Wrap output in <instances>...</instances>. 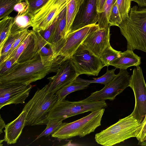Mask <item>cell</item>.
Listing matches in <instances>:
<instances>
[{
	"label": "cell",
	"instance_id": "1",
	"mask_svg": "<svg viewBox=\"0 0 146 146\" xmlns=\"http://www.w3.org/2000/svg\"><path fill=\"white\" fill-rule=\"evenodd\" d=\"M67 59L61 55L44 56L39 52L28 60L18 63L8 73L0 76V85L31 84L56 72Z\"/></svg>",
	"mask_w": 146,
	"mask_h": 146
},
{
	"label": "cell",
	"instance_id": "2",
	"mask_svg": "<svg viewBox=\"0 0 146 146\" xmlns=\"http://www.w3.org/2000/svg\"><path fill=\"white\" fill-rule=\"evenodd\" d=\"M118 27L126 39L127 49L146 53V8L133 6L129 17L122 20Z\"/></svg>",
	"mask_w": 146,
	"mask_h": 146
},
{
	"label": "cell",
	"instance_id": "3",
	"mask_svg": "<svg viewBox=\"0 0 146 146\" xmlns=\"http://www.w3.org/2000/svg\"><path fill=\"white\" fill-rule=\"evenodd\" d=\"M48 86L47 84L42 89H38L24 106L23 110L27 113L25 126L47 124V115L58 100L55 94L49 92Z\"/></svg>",
	"mask_w": 146,
	"mask_h": 146
},
{
	"label": "cell",
	"instance_id": "4",
	"mask_svg": "<svg viewBox=\"0 0 146 146\" xmlns=\"http://www.w3.org/2000/svg\"><path fill=\"white\" fill-rule=\"evenodd\" d=\"M140 123L131 114L95 135L96 141L104 146H111L135 137Z\"/></svg>",
	"mask_w": 146,
	"mask_h": 146
},
{
	"label": "cell",
	"instance_id": "5",
	"mask_svg": "<svg viewBox=\"0 0 146 146\" xmlns=\"http://www.w3.org/2000/svg\"><path fill=\"white\" fill-rule=\"evenodd\" d=\"M105 108L92 112L88 115L74 121L65 123L51 135L59 140H66L76 136L83 137L94 132L101 125Z\"/></svg>",
	"mask_w": 146,
	"mask_h": 146
},
{
	"label": "cell",
	"instance_id": "6",
	"mask_svg": "<svg viewBox=\"0 0 146 146\" xmlns=\"http://www.w3.org/2000/svg\"><path fill=\"white\" fill-rule=\"evenodd\" d=\"M107 106L105 100L91 101L83 100L70 102L65 100H57L48 113L47 119L48 121L53 119L64 120L87 112L105 108Z\"/></svg>",
	"mask_w": 146,
	"mask_h": 146
},
{
	"label": "cell",
	"instance_id": "7",
	"mask_svg": "<svg viewBox=\"0 0 146 146\" xmlns=\"http://www.w3.org/2000/svg\"><path fill=\"white\" fill-rule=\"evenodd\" d=\"M78 75L97 76L105 65L80 44L70 58Z\"/></svg>",
	"mask_w": 146,
	"mask_h": 146
},
{
	"label": "cell",
	"instance_id": "8",
	"mask_svg": "<svg viewBox=\"0 0 146 146\" xmlns=\"http://www.w3.org/2000/svg\"><path fill=\"white\" fill-rule=\"evenodd\" d=\"M129 86L133 90L135 98L134 108L131 115L141 123L146 115V84L139 66L133 69Z\"/></svg>",
	"mask_w": 146,
	"mask_h": 146
},
{
	"label": "cell",
	"instance_id": "9",
	"mask_svg": "<svg viewBox=\"0 0 146 146\" xmlns=\"http://www.w3.org/2000/svg\"><path fill=\"white\" fill-rule=\"evenodd\" d=\"M66 5L67 0H48L33 15L32 30L40 32L48 28Z\"/></svg>",
	"mask_w": 146,
	"mask_h": 146
},
{
	"label": "cell",
	"instance_id": "10",
	"mask_svg": "<svg viewBox=\"0 0 146 146\" xmlns=\"http://www.w3.org/2000/svg\"><path fill=\"white\" fill-rule=\"evenodd\" d=\"M131 77L127 69H120L119 73L110 83L101 90L92 93L84 100L91 101L113 100L129 86Z\"/></svg>",
	"mask_w": 146,
	"mask_h": 146
},
{
	"label": "cell",
	"instance_id": "11",
	"mask_svg": "<svg viewBox=\"0 0 146 146\" xmlns=\"http://www.w3.org/2000/svg\"><path fill=\"white\" fill-rule=\"evenodd\" d=\"M33 87L31 84L0 85V109L11 104H23Z\"/></svg>",
	"mask_w": 146,
	"mask_h": 146
},
{
	"label": "cell",
	"instance_id": "12",
	"mask_svg": "<svg viewBox=\"0 0 146 146\" xmlns=\"http://www.w3.org/2000/svg\"><path fill=\"white\" fill-rule=\"evenodd\" d=\"M109 25L90 33L81 44L94 55L100 58L105 49L110 45Z\"/></svg>",
	"mask_w": 146,
	"mask_h": 146
},
{
	"label": "cell",
	"instance_id": "13",
	"mask_svg": "<svg viewBox=\"0 0 146 146\" xmlns=\"http://www.w3.org/2000/svg\"><path fill=\"white\" fill-rule=\"evenodd\" d=\"M79 76L70 59L66 60L53 76L48 77V90L55 94L61 88L76 79Z\"/></svg>",
	"mask_w": 146,
	"mask_h": 146
},
{
	"label": "cell",
	"instance_id": "14",
	"mask_svg": "<svg viewBox=\"0 0 146 146\" xmlns=\"http://www.w3.org/2000/svg\"><path fill=\"white\" fill-rule=\"evenodd\" d=\"M98 19L97 0H84L68 34L86 26L96 24Z\"/></svg>",
	"mask_w": 146,
	"mask_h": 146
},
{
	"label": "cell",
	"instance_id": "15",
	"mask_svg": "<svg viewBox=\"0 0 146 146\" xmlns=\"http://www.w3.org/2000/svg\"><path fill=\"white\" fill-rule=\"evenodd\" d=\"M99 28L98 24L89 25L69 33L66 36L65 43L57 56L61 55L67 59H70L86 36Z\"/></svg>",
	"mask_w": 146,
	"mask_h": 146
},
{
	"label": "cell",
	"instance_id": "16",
	"mask_svg": "<svg viewBox=\"0 0 146 146\" xmlns=\"http://www.w3.org/2000/svg\"><path fill=\"white\" fill-rule=\"evenodd\" d=\"M66 10V6L56 17L55 28L48 42L49 46L52 50L53 55L57 56L65 41Z\"/></svg>",
	"mask_w": 146,
	"mask_h": 146
},
{
	"label": "cell",
	"instance_id": "17",
	"mask_svg": "<svg viewBox=\"0 0 146 146\" xmlns=\"http://www.w3.org/2000/svg\"><path fill=\"white\" fill-rule=\"evenodd\" d=\"M27 113L22 110L19 116L15 120L6 125L4 137V141L8 145L14 144L21 134L25 126Z\"/></svg>",
	"mask_w": 146,
	"mask_h": 146
},
{
	"label": "cell",
	"instance_id": "18",
	"mask_svg": "<svg viewBox=\"0 0 146 146\" xmlns=\"http://www.w3.org/2000/svg\"><path fill=\"white\" fill-rule=\"evenodd\" d=\"M141 64L140 57L135 54L133 51L127 49L122 52L120 56L112 62L110 65L116 68L127 69L131 66H137Z\"/></svg>",
	"mask_w": 146,
	"mask_h": 146
},
{
	"label": "cell",
	"instance_id": "19",
	"mask_svg": "<svg viewBox=\"0 0 146 146\" xmlns=\"http://www.w3.org/2000/svg\"><path fill=\"white\" fill-rule=\"evenodd\" d=\"M33 15L27 11L13 18L11 30V35L31 27Z\"/></svg>",
	"mask_w": 146,
	"mask_h": 146
},
{
	"label": "cell",
	"instance_id": "20",
	"mask_svg": "<svg viewBox=\"0 0 146 146\" xmlns=\"http://www.w3.org/2000/svg\"><path fill=\"white\" fill-rule=\"evenodd\" d=\"M84 0H67L65 38Z\"/></svg>",
	"mask_w": 146,
	"mask_h": 146
},
{
	"label": "cell",
	"instance_id": "21",
	"mask_svg": "<svg viewBox=\"0 0 146 146\" xmlns=\"http://www.w3.org/2000/svg\"><path fill=\"white\" fill-rule=\"evenodd\" d=\"M90 84L80 81L76 79L65 86L55 94L58 100H65L66 96L72 92L87 88Z\"/></svg>",
	"mask_w": 146,
	"mask_h": 146
},
{
	"label": "cell",
	"instance_id": "22",
	"mask_svg": "<svg viewBox=\"0 0 146 146\" xmlns=\"http://www.w3.org/2000/svg\"><path fill=\"white\" fill-rule=\"evenodd\" d=\"M13 18L8 16L0 21V52L11 35V30Z\"/></svg>",
	"mask_w": 146,
	"mask_h": 146
},
{
	"label": "cell",
	"instance_id": "23",
	"mask_svg": "<svg viewBox=\"0 0 146 146\" xmlns=\"http://www.w3.org/2000/svg\"><path fill=\"white\" fill-rule=\"evenodd\" d=\"M32 32L37 52H40L44 56L53 55L52 50L48 44L42 37L40 32L32 30Z\"/></svg>",
	"mask_w": 146,
	"mask_h": 146
},
{
	"label": "cell",
	"instance_id": "24",
	"mask_svg": "<svg viewBox=\"0 0 146 146\" xmlns=\"http://www.w3.org/2000/svg\"><path fill=\"white\" fill-rule=\"evenodd\" d=\"M116 0H106L102 12L99 13L98 25L99 29H102L109 25L108 19L112 7Z\"/></svg>",
	"mask_w": 146,
	"mask_h": 146
},
{
	"label": "cell",
	"instance_id": "25",
	"mask_svg": "<svg viewBox=\"0 0 146 146\" xmlns=\"http://www.w3.org/2000/svg\"><path fill=\"white\" fill-rule=\"evenodd\" d=\"M115 69L108 70L107 68L106 72L102 76L98 78H93L92 80H88L82 79L78 76L76 79L79 81L87 82L90 84L92 83H99L104 85L108 84L115 77L117 74L115 73Z\"/></svg>",
	"mask_w": 146,
	"mask_h": 146
},
{
	"label": "cell",
	"instance_id": "26",
	"mask_svg": "<svg viewBox=\"0 0 146 146\" xmlns=\"http://www.w3.org/2000/svg\"><path fill=\"white\" fill-rule=\"evenodd\" d=\"M121 53L114 49L110 44L106 47L100 58L106 66H108L113 61L119 58Z\"/></svg>",
	"mask_w": 146,
	"mask_h": 146
},
{
	"label": "cell",
	"instance_id": "27",
	"mask_svg": "<svg viewBox=\"0 0 146 146\" xmlns=\"http://www.w3.org/2000/svg\"><path fill=\"white\" fill-rule=\"evenodd\" d=\"M63 120L60 119H53L49 120L46 125V127L43 131L37 137L36 140L39 138L45 136L46 137L52 135L59 129L66 122L63 123Z\"/></svg>",
	"mask_w": 146,
	"mask_h": 146
},
{
	"label": "cell",
	"instance_id": "28",
	"mask_svg": "<svg viewBox=\"0 0 146 146\" xmlns=\"http://www.w3.org/2000/svg\"><path fill=\"white\" fill-rule=\"evenodd\" d=\"M25 0H0V19L9 16L15 5Z\"/></svg>",
	"mask_w": 146,
	"mask_h": 146
},
{
	"label": "cell",
	"instance_id": "29",
	"mask_svg": "<svg viewBox=\"0 0 146 146\" xmlns=\"http://www.w3.org/2000/svg\"><path fill=\"white\" fill-rule=\"evenodd\" d=\"M38 52H37L35 50V42L32 35L31 41L19 58L17 63H21L30 60L33 58Z\"/></svg>",
	"mask_w": 146,
	"mask_h": 146
},
{
	"label": "cell",
	"instance_id": "30",
	"mask_svg": "<svg viewBox=\"0 0 146 146\" xmlns=\"http://www.w3.org/2000/svg\"><path fill=\"white\" fill-rule=\"evenodd\" d=\"M32 38V30L23 40L15 51L9 56L7 60L10 58L14 60L16 62L19 58L27 47Z\"/></svg>",
	"mask_w": 146,
	"mask_h": 146
},
{
	"label": "cell",
	"instance_id": "31",
	"mask_svg": "<svg viewBox=\"0 0 146 146\" xmlns=\"http://www.w3.org/2000/svg\"><path fill=\"white\" fill-rule=\"evenodd\" d=\"M132 0H116L118 10L122 20L129 17Z\"/></svg>",
	"mask_w": 146,
	"mask_h": 146
},
{
	"label": "cell",
	"instance_id": "32",
	"mask_svg": "<svg viewBox=\"0 0 146 146\" xmlns=\"http://www.w3.org/2000/svg\"><path fill=\"white\" fill-rule=\"evenodd\" d=\"M116 1L113 4L109 16L108 21L110 26H116L118 27L122 21Z\"/></svg>",
	"mask_w": 146,
	"mask_h": 146
},
{
	"label": "cell",
	"instance_id": "33",
	"mask_svg": "<svg viewBox=\"0 0 146 146\" xmlns=\"http://www.w3.org/2000/svg\"><path fill=\"white\" fill-rule=\"evenodd\" d=\"M31 30L26 29L22 31L19 36L16 40L11 48L7 53L3 59L0 62V65L7 60L9 56L19 46L23 40L31 32Z\"/></svg>",
	"mask_w": 146,
	"mask_h": 146
},
{
	"label": "cell",
	"instance_id": "34",
	"mask_svg": "<svg viewBox=\"0 0 146 146\" xmlns=\"http://www.w3.org/2000/svg\"><path fill=\"white\" fill-rule=\"evenodd\" d=\"M22 31L16 32L10 35L0 52V62L3 59Z\"/></svg>",
	"mask_w": 146,
	"mask_h": 146
},
{
	"label": "cell",
	"instance_id": "35",
	"mask_svg": "<svg viewBox=\"0 0 146 146\" xmlns=\"http://www.w3.org/2000/svg\"><path fill=\"white\" fill-rule=\"evenodd\" d=\"M48 0H25L28 4V12L33 15L38 10L41 8Z\"/></svg>",
	"mask_w": 146,
	"mask_h": 146
},
{
	"label": "cell",
	"instance_id": "36",
	"mask_svg": "<svg viewBox=\"0 0 146 146\" xmlns=\"http://www.w3.org/2000/svg\"><path fill=\"white\" fill-rule=\"evenodd\" d=\"M135 137L139 141L138 143L144 141L146 138V115L140 125L136 131Z\"/></svg>",
	"mask_w": 146,
	"mask_h": 146
},
{
	"label": "cell",
	"instance_id": "37",
	"mask_svg": "<svg viewBox=\"0 0 146 146\" xmlns=\"http://www.w3.org/2000/svg\"><path fill=\"white\" fill-rule=\"evenodd\" d=\"M17 63L14 59L10 58L0 65V76L9 72Z\"/></svg>",
	"mask_w": 146,
	"mask_h": 146
},
{
	"label": "cell",
	"instance_id": "38",
	"mask_svg": "<svg viewBox=\"0 0 146 146\" xmlns=\"http://www.w3.org/2000/svg\"><path fill=\"white\" fill-rule=\"evenodd\" d=\"M56 18L52 24L48 28L43 31L39 32L42 37L48 43L49 45L48 42L52 35L55 28Z\"/></svg>",
	"mask_w": 146,
	"mask_h": 146
},
{
	"label": "cell",
	"instance_id": "39",
	"mask_svg": "<svg viewBox=\"0 0 146 146\" xmlns=\"http://www.w3.org/2000/svg\"><path fill=\"white\" fill-rule=\"evenodd\" d=\"M29 8L27 3L25 1L17 3L15 6L14 10L18 12L17 15H21L27 11Z\"/></svg>",
	"mask_w": 146,
	"mask_h": 146
},
{
	"label": "cell",
	"instance_id": "40",
	"mask_svg": "<svg viewBox=\"0 0 146 146\" xmlns=\"http://www.w3.org/2000/svg\"><path fill=\"white\" fill-rule=\"evenodd\" d=\"M106 0H97V11L99 13L102 12Z\"/></svg>",
	"mask_w": 146,
	"mask_h": 146
},
{
	"label": "cell",
	"instance_id": "41",
	"mask_svg": "<svg viewBox=\"0 0 146 146\" xmlns=\"http://www.w3.org/2000/svg\"><path fill=\"white\" fill-rule=\"evenodd\" d=\"M136 3L140 7H146V0H132Z\"/></svg>",
	"mask_w": 146,
	"mask_h": 146
},
{
	"label": "cell",
	"instance_id": "42",
	"mask_svg": "<svg viewBox=\"0 0 146 146\" xmlns=\"http://www.w3.org/2000/svg\"><path fill=\"white\" fill-rule=\"evenodd\" d=\"M6 125L5 124L4 121L1 118V115H0V134L2 132V129L4 128H5Z\"/></svg>",
	"mask_w": 146,
	"mask_h": 146
},
{
	"label": "cell",
	"instance_id": "43",
	"mask_svg": "<svg viewBox=\"0 0 146 146\" xmlns=\"http://www.w3.org/2000/svg\"><path fill=\"white\" fill-rule=\"evenodd\" d=\"M138 145L141 146H146V138L144 141L141 143H138Z\"/></svg>",
	"mask_w": 146,
	"mask_h": 146
},
{
	"label": "cell",
	"instance_id": "44",
	"mask_svg": "<svg viewBox=\"0 0 146 146\" xmlns=\"http://www.w3.org/2000/svg\"><path fill=\"white\" fill-rule=\"evenodd\" d=\"M3 141H4V139L3 140H0V146H1L3 145V144H2V143Z\"/></svg>",
	"mask_w": 146,
	"mask_h": 146
}]
</instances>
